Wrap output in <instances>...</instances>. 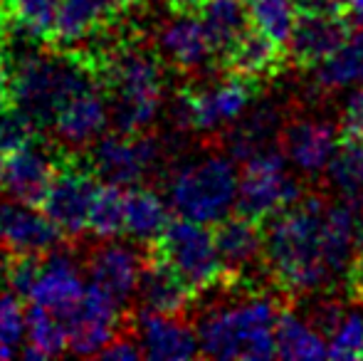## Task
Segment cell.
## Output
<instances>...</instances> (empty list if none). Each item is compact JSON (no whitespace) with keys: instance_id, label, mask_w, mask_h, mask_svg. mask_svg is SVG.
Segmentation results:
<instances>
[{"instance_id":"obj_1","label":"cell","mask_w":363,"mask_h":361,"mask_svg":"<svg viewBox=\"0 0 363 361\" xmlns=\"http://www.w3.org/2000/svg\"><path fill=\"white\" fill-rule=\"evenodd\" d=\"M331 198L306 188L294 203L269 213L262 226V272L291 304L334 289V272L324 260V221Z\"/></svg>"},{"instance_id":"obj_2","label":"cell","mask_w":363,"mask_h":361,"mask_svg":"<svg viewBox=\"0 0 363 361\" xmlns=\"http://www.w3.org/2000/svg\"><path fill=\"white\" fill-rule=\"evenodd\" d=\"M225 299L198 314L196 334L201 357L264 361L277 357L274 324L287 304L282 292H264L255 277L220 282Z\"/></svg>"},{"instance_id":"obj_3","label":"cell","mask_w":363,"mask_h":361,"mask_svg":"<svg viewBox=\"0 0 363 361\" xmlns=\"http://www.w3.org/2000/svg\"><path fill=\"white\" fill-rule=\"evenodd\" d=\"M99 82L109 99L116 131H148L163 104V60L156 48L131 38H106L94 57Z\"/></svg>"},{"instance_id":"obj_4","label":"cell","mask_w":363,"mask_h":361,"mask_svg":"<svg viewBox=\"0 0 363 361\" xmlns=\"http://www.w3.org/2000/svg\"><path fill=\"white\" fill-rule=\"evenodd\" d=\"M13 104L38 131L55 124L60 109L82 91L99 87V70L79 50L48 48L10 70Z\"/></svg>"},{"instance_id":"obj_5","label":"cell","mask_w":363,"mask_h":361,"mask_svg":"<svg viewBox=\"0 0 363 361\" xmlns=\"http://www.w3.org/2000/svg\"><path fill=\"white\" fill-rule=\"evenodd\" d=\"M238 171L230 156H206L193 164H178L168 179V201L181 218L216 226L238 198Z\"/></svg>"},{"instance_id":"obj_6","label":"cell","mask_w":363,"mask_h":361,"mask_svg":"<svg viewBox=\"0 0 363 361\" xmlns=\"http://www.w3.org/2000/svg\"><path fill=\"white\" fill-rule=\"evenodd\" d=\"M259 91L262 87L257 82L228 72H225L223 82L213 84V87L196 89L186 84L173 94L171 106H168L171 126L181 134L186 131L216 134L233 124L235 119H240Z\"/></svg>"},{"instance_id":"obj_7","label":"cell","mask_w":363,"mask_h":361,"mask_svg":"<svg viewBox=\"0 0 363 361\" xmlns=\"http://www.w3.org/2000/svg\"><path fill=\"white\" fill-rule=\"evenodd\" d=\"M148 252L166 262L196 294L208 292L228 279L216 238L206 223L178 216V221H171L166 233L148 248Z\"/></svg>"},{"instance_id":"obj_8","label":"cell","mask_w":363,"mask_h":361,"mask_svg":"<svg viewBox=\"0 0 363 361\" xmlns=\"http://www.w3.org/2000/svg\"><path fill=\"white\" fill-rule=\"evenodd\" d=\"M306 188L284 169L282 149H264L242 164L238 183V213L262 223L277 208L289 206Z\"/></svg>"},{"instance_id":"obj_9","label":"cell","mask_w":363,"mask_h":361,"mask_svg":"<svg viewBox=\"0 0 363 361\" xmlns=\"http://www.w3.org/2000/svg\"><path fill=\"white\" fill-rule=\"evenodd\" d=\"M57 317L67 332V349L77 357H99L116 334L131 327L129 309L94 284H89L72 307Z\"/></svg>"},{"instance_id":"obj_10","label":"cell","mask_w":363,"mask_h":361,"mask_svg":"<svg viewBox=\"0 0 363 361\" xmlns=\"http://www.w3.org/2000/svg\"><path fill=\"white\" fill-rule=\"evenodd\" d=\"M96 188H99V179L89 169L86 159H79L72 151H67L57 174L50 181V188L40 208L62 231L65 238L74 240V238L84 235L86 231L89 208Z\"/></svg>"},{"instance_id":"obj_11","label":"cell","mask_w":363,"mask_h":361,"mask_svg":"<svg viewBox=\"0 0 363 361\" xmlns=\"http://www.w3.org/2000/svg\"><path fill=\"white\" fill-rule=\"evenodd\" d=\"M148 260V248L116 243V238L96 243L84 255V272L89 274L91 284L109 294L114 302L129 309L131 299L139 292L141 274Z\"/></svg>"},{"instance_id":"obj_12","label":"cell","mask_w":363,"mask_h":361,"mask_svg":"<svg viewBox=\"0 0 363 361\" xmlns=\"http://www.w3.org/2000/svg\"><path fill=\"white\" fill-rule=\"evenodd\" d=\"M65 154L67 151L62 146L50 144L48 139L35 134L20 149L5 154L0 186L8 196L40 206L50 188V181L62 164Z\"/></svg>"},{"instance_id":"obj_13","label":"cell","mask_w":363,"mask_h":361,"mask_svg":"<svg viewBox=\"0 0 363 361\" xmlns=\"http://www.w3.org/2000/svg\"><path fill=\"white\" fill-rule=\"evenodd\" d=\"M62 231L40 206L20 198H0V252L45 255L62 243Z\"/></svg>"},{"instance_id":"obj_14","label":"cell","mask_w":363,"mask_h":361,"mask_svg":"<svg viewBox=\"0 0 363 361\" xmlns=\"http://www.w3.org/2000/svg\"><path fill=\"white\" fill-rule=\"evenodd\" d=\"M359 25L349 15H324L294 10L287 52L289 65L299 70H314L349 40Z\"/></svg>"},{"instance_id":"obj_15","label":"cell","mask_w":363,"mask_h":361,"mask_svg":"<svg viewBox=\"0 0 363 361\" xmlns=\"http://www.w3.org/2000/svg\"><path fill=\"white\" fill-rule=\"evenodd\" d=\"M163 65L173 67L183 77H198L208 65H218L213 45L198 13H176L158 30V45Z\"/></svg>"},{"instance_id":"obj_16","label":"cell","mask_w":363,"mask_h":361,"mask_svg":"<svg viewBox=\"0 0 363 361\" xmlns=\"http://www.w3.org/2000/svg\"><path fill=\"white\" fill-rule=\"evenodd\" d=\"M131 329L136 334L144 359L153 361H183L201 354L196 324H188L186 314H163L141 309L131 314Z\"/></svg>"},{"instance_id":"obj_17","label":"cell","mask_w":363,"mask_h":361,"mask_svg":"<svg viewBox=\"0 0 363 361\" xmlns=\"http://www.w3.org/2000/svg\"><path fill=\"white\" fill-rule=\"evenodd\" d=\"M287 65V48L279 45L274 38H269L257 25H250L220 60V67L228 74H238L250 82H257L259 87L274 82Z\"/></svg>"},{"instance_id":"obj_18","label":"cell","mask_w":363,"mask_h":361,"mask_svg":"<svg viewBox=\"0 0 363 361\" xmlns=\"http://www.w3.org/2000/svg\"><path fill=\"white\" fill-rule=\"evenodd\" d=\"M109 99H106L104 89L91 87L60 109L55 124L50 126L55 134V141L62 146L65 151L89 149L94 141H99L106 134V124H109Z\"/></svg>"},{"instance_id":"obj_19","label":"cell","mask_w":363,"mask_h":361,"mask_svg":"<svg viewBox=\"0 0 363 361\" xmlns=\"http://www.w3.org/2000/svg\"><path fill=\"white\" fill-rule=\"evenodd\" d=\"M136 0H62L55 23L52 48H77L124 18Z\"/></svg>"},{"instance_id":"obj_20","label":"cell","mask_w":363,"mask_h":361,"mask_svg":"<svg viewBox=\"0 0 363 361\" xmlns=\"http://www.w3.org/2000/svg\"><path fill=\"white\" fill-rule=\"evenodd\" d=\"M84 272H82L77 257L69 255L67 250L55 248L43 255V267H40V274L28 299L50 312L62 314L84 294Z\"/></svg>"},{"instance_id":"obj_21","label":"cell","mask_w":363,"mask_h":361,"mask_svg":"<svg viewBox=\"0 0 363 361\" xmlns=\"http://www.w3.org/2000/svg\"><path fill=\"white\" fill-rule=\"evenodd\" d=\"M213 238L228 279L247 277L252 265L262 267V226L252 218L235 213L213 226Z\"/></svg>"},{"instance_id":"obj_22","label":"cell","mask_w":363,"mask_h":361,"mask_svg":"<svg viewBox=\"0 0 363 361\" xmlns=\"http://www.w3.org/2000/svg\"><path fill=\"white\" fill-rule=\"evenodd\" d=\"M336 146H339V129L329 121L287 119L279 131V149L284 151V156L311 174L329 166Z\"/></svg>"},{"instance_id":"obj_23","label":"cell","mask_w":363,"mask_h":361,"mask_svg":"<svg viewBox=\"0 0 363 361\" xmlns=\"http://www.w3.org/2000/svg\"><path fill=\"white\" fill-rule=\"evenodd\" d=\"M284 116L279 109L269 104H262L257 109H252L242 119H235V124H230L228 129L220 134V146L225 149V154L233 161H247L255 154L264 149H272V144H279V131H282Z\"/></svg>"},{"instance_id":"obj_24","label":"cell","mask_w":363,"mask_h":361,"mask_svg":"<svg viewBox=\"0 0 363 361\" xmlns=\"http://www.w3.org/2000/svg\"><path fill=\"white\" fill-rule=\"evenodd\" d=\"M136 297L141 299V309H153V312L163 314H186L198 294L166 262L148 252Z\"/></svg>"},{"instance_id":"obj_25","label":"cell","mask_w":363,"mask_h":361,"mask_svg":"<svg viewBox=\"0 0 363 361\" xmlns=\"http://www.w3.org/2000/svg\"><path fill=\"white\" fill-rule=\"evenodd\" d=\"M171 226V208L161 193L146 186H134L126 193V233L139 245L151 248Z\"/></svg>"},{"instance_id":"obj_26","label":"cell","mask_w":363,"mask_h":361,"mask_svg":"<svg viewBox=\"0 0 363 361\" xmlns=\"http://www.w3.org/2000/svg\"><path fill=\"white\" fill-rule=\"evenodd\" d=\"M198 18L208 33L218 65L235 40L252 25L245 0H203L198 8Z\"/></svg>"},{"instance_id":"obj_27","label":"cell","mask_w":363,"mask_h":361,"mask_svg":"<svg viewBox=\"0 0 363 361\" xmlns=\"http://www.w3.org/2000/svg\"><path fill=\"white\" fill-rule=\"evenodd\" d=\"M359 79H363V28H356L349 40L316 67L314 91L316 96H324Z\"/></svg>"},{"instance_id":"obj_28","label":"cell","mask_w":363,"mask_h":361,"mask_svg":"<svg viewBox=\"0 0 363 361\" xmlns=\"http://www.w3.org/2000/svg\"><path fill=\"white\" fill-rule=\"evenodd\" d=\"M294 304L279 312L274 324V347L279 359H324L329 357V342L294 314Z\"/></svg>"},{"instance_id":"obj_29","label":"cell","mask_w":363,"mask_h":361,"mask_svg":"<svg viewBox=\"0 0 363 361\" xmlns=\"http://www.w3.org/2000/svg\"><path fill=\"white\" fill-rule=\"evenodd\" d=\"M67 332L60 317L40 304L28 307V344L23 349L25 359H52L67 354Z\"/></svg>"},{"instance_id":"obj_30","label":"cell","mask_w":363,"mask_h":361,"mask_svg":"<svg viewBox=\"0 0 363 361\" xmlns=\"http://www.w3.org/2000/svg\"><path fill=\"white\" fill-rule=\"evenodd\" d=\"M86 231L99 240L119 238L126 233V191L121 186L101 183L94 193V201L89 208Z\"/></svg>"},{"instance_id":"obj_31","label":"cell","mask_w":363,"mask_h":361,"mask_svg":"<svg viewBox=\"0 0 363 361\" xmlns=\"http://www.w3.org/2000/svg\"><path fill=\"white\" fill-rule=\"evenodd\" d=\"M28 344V309L13 289L0 292V359L23 357Z\"/></svg>"},{"instance_id":"obj_32","label":"cell","mask_w":363,"mask_h":361,"mask_svg":"<svg viewBox=\"0 0 363 361\" xmlns=\"http://www.w3.org/2000/svg\"><path fill=\"white\" fill-rule=\"evenodd\" d=\"M329 176L346 198L363 196V141H339L329 161Z\"/></svg>"},{"instance_id":"obj_33","label":"cell","mask_w":363,"mask_h":361,"mask_svg":"<svg viewBox=\"0 0 363 361\" xmlns=\"http://www.w3.org/2000/svg\"><path fill=\"white\" fill-rule=\"evenodd\" d=\"M0 5L10 18L23 23L25 28H30L52 45L55 23H57L62 0H0Z\"/></svg>"},{"instance_id":"obj_34","label":"cell","mask_w":363,"mask_h":361,"mask_svg":"<svg viewBox=\"0 0 363 361\" xmlns=\"http://www.w3.org/2000/svg\"><path fill=\"white\" fill-rule=\"evenodd\" d=\"M252 25L287 48L291 23H294V0H245Z\"/></svg>"},{"instance_id":"obj_35","label":"cell","mask_w":363,"mask_h":361,"mask_svg":"<svg viewBox=\"0 0 363 361\" xmlns=\"http://www.w3.org/2000/svg\"><path fill=\"white\" fill-rule=\"evenodd\" d=\"M304 299H311V302L306 304L304 322L329 342V339L339 332L344 317L349 314L346 302L334 292V289H324V292L309 294V297H304Z\"/></svg>"},{"instance_id":"obj_36","label":"cell","mask_w":363,"mask_h":361,"mask_svg":"<svg viewBox=\"0 0 363 361\" xmlns=\"http://www.w3.org/2000/svg\"><path fill=\"white\" fill-rule=\"evenodd\" d=\"M329 359H363V307L356 304L329 339Z\"/></svg>"},{"instance_id":"obj_37","label":"cell","mask_w":363,"mask_h":361,"mask_svg":"<svg viewBox=\"0 0 363 361\" xmlns=\"http://www.w3.org/2000/svg\"><path fill=\"white\" fill-rule=\"evenodd\" d=\"M43 267V255H8V262L3 267V277L8 282V289L20 294L23 299L30 297L33 284Z\"/></svg>"},{"instance_id":"obj_38","label":"cell","mask_w":363,"mask_h":361,"mask_svg":"<svg viewBox=\"0 0 363 361\" xmlns=\"http://www.w3.org/2000/svg\"><path fill=\"white\" fill-rule=\"evenodd\" d=\"M35 134H38V129L30 124V119L15 104L0 109V154H10V151L20 149Z\"/></svg>"},{"instance_id":"obj_39","label":"cell","mask_w":363,"mask_h":361,"mask_svg":"<svg viewBox=\"0 0 363 361\" xmlns=\"http://www.w3.org/2000/svg\"><path fill=\"white\" fill-rule=\"evenodd\" d=\"M339 141H363V87L349 96L341 111Z\"/></svg>"},{"instance_id":"obj_40","label":"cell","mask_w":363,"mask_h":361,"mask_svg":"<svg viewBox=\"0 0 363 361\" xmlns=\"http://www.w3.org/2000/svg\"><path fill=\"white\" fill-rule=\"evenodd\" d=\"M346 297L351 304L363 307V248L354 252V260L346 270Z\"/></svg>"},{"instance_id":"obj_41","label":"cell","mask_w":363,"mask_h":361,"mask_svg":"<svg viewBox=\"0 0 363 361\" xmlns=\"http://www.w3.org/2000/svg\"><path fill=\"white\" fill-rule=\"evenodd\" d=\"M294 10L324 15H349L346 0H294Z\"/></svg>"},{"instance_id":"obj_42","label":"cell","mask_w":363,"mask_h":361,"mask_svg":"<svg viewBox=\"0 0 363 361\" xmlns=\"http://www.w3.org/2000/svg\"><path fill=\"white\" fill-rule=\"evenodd\" d=\"M203 0H166V5L173 13H198Z\"/></svg>"},{"instance_id":"obj_43","label":"cell","mask_w":363,"mask_h":361,"mask_svg":"<svg viewBox=\"0 0 363 361\" xmlns=\"http://www.w3.org/2000/svg\"><path fill=\"white\" fill-rule=\"evenodd\" d=\"M5 23H8V13L5 8L0 5V48H3V35H5Z\"/></svg>"},{"instance_id":"obj_44","label":"cell","mask_w":363,"mask_h":361,"mask_svg":"<svg viewBox=\"0 0 363 361\" xmlns=\"http://www.w3.org/2000/svg\"><path fill=\"white\" fill-rule=\"evenodd\" d=\"M3 166H5V159H3V154H0V179H3Z\"/></svg>"}]
</instances>
